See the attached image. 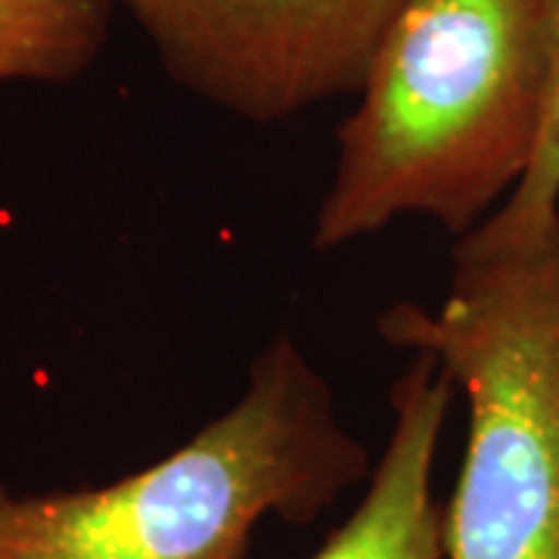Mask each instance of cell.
Here are the masks:
<instances>
[{
  "instance_id": "cell-1",
  "label": "cell",
  "mask_w": 559,
  "mask_h": 559,
  "mask_svg": "<svg viewBox=\"0 0 559 559\" xmlns=\"http://www.w3.org/2000/svg\"><path fill=\"white\" fill-rule=\"evenodd\" d=\"M547 84V0H404L336 134L311 246L407 215L476 230L532 168Z\"/></svg>"
},
{
  "instance_id": "cell-2",
  "label": "cell",
  "mask_w": 559,
  "mask_h": 559,
  "mask_svg": "<svg viewBox=\"0 0 559 559\" xmlns=\"http://www.w3.org/2000/svg\"><path fill=\"white\" fill-rule=\"evenodd\" d=\"M370 473L326 380L280 336L237 404L159 463L75 491L0 485V559H246L261 522L311 525Z\"/></svg>"
},
{
  "instance_id": "cell-3",
  "label": "cell",
  "mask_w": 559,
  "mask_h": 559,
  "mask_svg": "<svg viewBox=\"0 0 559 559\" xmlns=\"http://www.w3.org/2000/svg\"><path fill=\"white\" fill-rule=\"evenodd\" d=\"M380 333L469 404L444 559H559V215L510 242L460 237L444 301H399Z\"/></svg>"
},
{
  "instance_id": "cell-4",
  "label": "cell",
  "mask_w": 559,
  "mask_h": 559,
  "mask_svg": "<svg viewBox=\"0 0 559 559\" xmlns=\"http://www.w3.org/2000/svg\"><path fill=\"white\" fill-rule=\"evenodd\" d=\"M171 79L246 121L358 94L404 0H124Z\"/></svg>"
},
{
  "instance_id": "cell-5",
  "label": "cell",
  "mask_w": 559,
  "mask_h": 559,
  "mask_svg": "<svg viewBox=\"0 0 559 559\" xmlns=\"http://www.w3.org/2000/svg\"><path fill=\"white\" fill-rule=\"evenodd\" d=\"M454 382L429 355H417L392 385V429L352 516L311 559H444V503L432 476Z\"/></svg>"
},
{
  "instance_id": "cell-6",
  "label": "cell",
  "mask_w": 559,
  "mask_h": 559,
  "mask_svg": "<svg viewBox=\"0 0 559 559\" xmlns=\"http://www.w3.org/2000/svg\"><path fill=\"white\" fill-rule=\"evenodd\" d=\"M106 0H0V84L69 81L97 60Z\"/></svg>"
},
{
  "instance_id": "cell-7",
  "label": "cell",
  "mask_w": 559,
  "mask_h": 559,
  "mask_svg": "<svg viewBox=\"0 0 559 559\" xmlns=\"http://www.w3.org/2000/svg\"><path fill=\"white\" fill-rule=\"evenodd\" d=\"M547 40H550V84L538 153L520 187L481 221L473 237L485 242H510L540 230L559 215V0H547Z\"/></svg>"
}]
</instances>
